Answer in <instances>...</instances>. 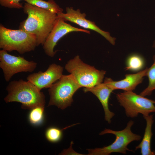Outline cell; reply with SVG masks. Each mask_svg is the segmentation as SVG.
Masks as SVG:
<instances>
[{"instance_id": "6da1fadb", "label": "cell", "mask_w": 155, "mask_h": 155, "mask_svg": "<svg viewBox=\"0 0 155 155\" xmlns=\"http://www.w3.org/2000/svg\"><path fill=\"white\" fill-rule=\"evenodd\" d=\"M23 8L28 17L20 23L19 29L35 35L37 46H42L53 28L57 14L26 2Z\"/></svg>"}, {"instance_id": "7a4b0ae2", "label": "cell", "mask_w": 155, "mask_h": 155, "mask_svg": "<svg viewBox=\"0 0 155 155\" xmlns=\"http://www.w3.org/2000/svg\"><path fill=\"white\" fill-rule=\"evenodd\" d=\"M8 94L4 98L6 103H21L24 109H32L36 107H44L45 100L43 92L30 82L20 79L10 82L6 88Z\"/></svg>"}, {"instance_id": "3957f363", "label": "cell", "mask_w": 155, "mask_h": 155, "mask_svg": "<svg viewBox=\"0 0 155 155\" xmlns=\"http://www.w3.org/2000/svg\"><path fill=\"white\" fill-rule=\"evenodd\" d=\"M37 46L35 35L22 30H12L0 25V48L21 54L34 51Z\"/></svg>"}, {"instance_id": "277c9868", "label": "cell", "mask_w": 155, "mask_h": 155, "mask_svg": "<svg viewBox=\"0 0 155 155\" xmlns=\"http://www.w3.org/2000/svg\"><path fill=\"white\" fill-rule=\"evenodd\" d=\"M134 121H129L126 127L121 131H114L105 128L100 133V135L112 134L116 137L115 141L111 144L100 148L87 149L88 155H109L113 153H119L125 154L127 151H132L127 148L128 145L134 141H140L142 137L133 133L131 128Z\"/></svg>"}, {"instance_id": "5b68a950", "label": "cell", "mask_w": 155, "mask_h": 155, "mask_svg": "<svg viewBox=\"0 0 155 155\" xmlns=\"http://www.w3.org/2000/svg\"><path fill=\"white\" fill-rule=\"evenodd\" d=\"M65 69L82 87H94L102 82L106 71L100 70L84 62L77 55L69 60Z\"/></svg>"}, {"instance_id": "8992f818", "label": "cell", "mask_w": 155, "mask_h": 155, "mask_svg": "<svg viewBox=\"0 0 155 155\" xmlns=\"http://www.w3.org/2000/svg\"><path fill=\"white\" fill-rule=\"evenodd\" d=\"M81 87L71 74L63 75L49 88L48 106L54 105L61 109L70 106L73 96Z\"/></svg>"}, {"instance_id": "52a82bcc", "label": "cell", "mask_w": 155, "mask_h": 155, "mask_svg": "<svg viewBox=\"0 0 155 155\" xmlns=\"http://www.w3.org/2000/svg\"><path fill=\"white\" fill-rule=\"evenodd\" d=\"M117 100L125 109L126 116L133 118L139 114L147 116L155 112V101L149 99L133 91H124L117 93Z\"/></svg>"}, {"instance_id": "ba28073f", "label": "cell", "mask_w": 155, "mask_h": 155, "mask_svg": "<svg viewBox=\"0 0 155 155\" xmlns=\"http://www.w3.org/2000/svg\"><path fill=\"white\" fill-rule=\"evenodd\" d=\"M7 52L2 49L0 51V67L6 81L9 82L17 73L32 72L36 69L37 63L35 62L28 61L23 57L11 55Z\"/></svg>"}, {"instance_id": "9c48e42d", "label": "cell", "mask_w": 155, "mask_h": 155, "mask_svg": "<svg viewBox=\"0 0 155 155\" xmlns=\"http://www.w3.org/2000/svg\"><path fill=\"white\" fill-rule=\"evenodd\" d=\"M61 18L57 17L51 32L43 45L45 53L53 57L56 53L54 48L58 41L67 34L73 32H80L90 34L89 31L73 27L65 22Z\"/></svg>"}, {"instance_id": "30bf717a", "label": "cell", "mask_w": 155, "mask_h": 155, "mask_svg": "<svg viewBox=\"0 0 155 155\" xmlns=\"http://www.w3.org/2000/svg\"><path fill=\"white\" fill-rule=\"evenodd\" d=\"M66 13L57 14V17L62 18L65 21L75 23L84 29L94 30L101 35L112 44H115L116 38L111 37L108 32L101 29L94 22L86 19V14L82 13L80 9L75 10L72 7H67L66 8Z\"/></svg>"}, {"instance_id": "8fae6325", "label": "cell", "mask_w": 155, "mask_h": 155, "mask_svg": "<svg viewBox=\"0 0 155 155\" xmlns=\"http://www.w3.org/2000/svg\"><path fill=\"white\" fill-rule=\"evenodd\" d=\"M63 68L55 63L50 64L44 72L41 71L28 75L27 80L40 90L49 88L62 76Z\"/></svg>"}, {"instance_id": "7c38bea8", "label": "cell", "mask_w": 155, "mask_h": 155, "mask_svg": "<svg viewBox=\"0 0 155 155\" xmlns=\"http://www.w3.org/2000/svg\"><path fill=\"white\" fill-rule=\"evenodd\" d=\"M148 69L146 68L136 73L126 74L124 79L118 81H114L110 78H106L104 82L114 90L121 89L124 91H133L142 82L144 77L146 76Z\"/></svg>"}, {"instance_id": "4fadbf2b", "label": "cell", "mask_w": 155, "mask_h": 155, "mask_svg": "<svg viewBox=\"0 0 155 155\" xmlns=\"http://www.w3.org/2000/svg\"><path fill=\"white\" fill-rule=\"evenodd\" d=\"M83 90L84 92H90L97 97L103 108L105 120L110 123L111 119L115 114L109 108L108 100L110 94L114 90L104 82L92 87L84 88Z\"/></svg>"}, {"instance_id": "5bb4252c", "label": "cell", "mask_w": 155, "mask_h": 155, "mask_svg": "<svg viewBox=\"0 0 155 155\" xmlns=\"http://www.w3.org/2000/svg\"><path fill=\"white\" fill-rule=\"evenodd\" d=\"M143 117L146 122L144 134L142 141L135 147V150L140 149L142 155H155V152L152 151L151 148V142L153 134L152 127L154 122L153 115H149Z\"/></svg>"}, {"instance_id": "9a60e30c", "label": "cell", "mask_w": 155, "mask_h": 155, "mask_svg": "<svg viewBox=\"0 0 155 155\" xmlns=\"http://www.w3.org/2000/svg\"><path fill=\"white\" fill-rule=\"evenodd\" d=\"M145 64L144 59L142 56L137 53H132L126 59L125 69L132 72L140 71L144 68Z\"/></svg>"}, {"instance_id": "2e32d148", "label": "cell", "mask_w": 155, "mask_h": 155, "mask_svg": "<svg viewBox=\"0 0 155 155\" xmlns=\"http://www.w3.org/2000/svg\"><path fill=\"white\" fill-rule=\"evenodd\" d=\"M29 4L57 14L63 13V9L54 0H23Z\"/></svg>"}, {"instance_id": "e0dca14e", "label": "cell", "mask_w": 155, "mask_h": 155, "mask_svg": "<svg viewBox=\"0 0 155 155\" xmlns=\"http://www.w3.org/2000/svg\"><path fill=\"white\" fill-rule=\"evenodd\" d=\"M153 63L151 66L148 68L146 75L148 79V86L140 94L144 97L150 95L153 91L155 90V55L153 57Z\"/></svg>"}, {"instance_id": "ac0fdd59", "label": "cell", "mask_w": 155, "mask_h": 155, "mask_svg": "<svg viewBox=\"0 0 155 155\" xmlns=\"http://www.w3.org/2000/svg\"><path fill=\"white\" fill-rule=\"evenodd\" d=\"M44 106H38L32 109L29 119L30 122L34 124H38L42 122L43 118Z\"/></svg>"}, {"instance_id": "d6986e66", "label": "cell", "mask_w": 155, "mask_h": 155, "mask_svg": "<svg viewBox=\"0 0 155 155\" xmlns=\"http://www.w3.org/2000/svg\"><path fill=\"white\" fill-rule=\"evenodd\" d=\"M46 137L49 142L52 143L57 142L61 139L62 135L61 130L55 127H51L46 130Z\"/></svg>"}, {"instance_id": "ffe728a7", "label": "cell", "mask_w": 155, "mask_h": 155, "mask_svg": "<svg viewBox=\"0 0 155 155\" xmlns=\"http://www.w3.org/2000/svg\"><path fill=\"white\" fill-rule=\"evenodd\" d=\"M21 0H0V4L1 6L5 7L19 9L23 7L22 4L20 2Z\"/></svg>"}, {"instance_id": "44dd1931", "label": "cell", "mask_w": 155, "mask_h": 155, "mask_svg": "<svg viewBox=\"0 0 155 155\" xmlns=\"http://www.w3.org/2000/svg\"><path fill=\"white\" fill-rule=\"evenodd\" d=\"M73 143V141L71 142V145L69 148L66 149L64 150L61 153V155H83L80 154L75 151L72 148V145Z\"/></svg>"}, {"instance_id": "7402d4cb", "label": "cell", "mask_w": 155, "mask_h": 155, "mask_svg": "<svg viewBox=\"0 0 155 155\" xmlns=\"http://www.w3.org/2000/svg\"><path fill=\"white\" fill-rule=\"evenodd\" d=\"M153 47L154 48H155V41L154 42L153 45Z\"/></svg>"}]
</instances>
